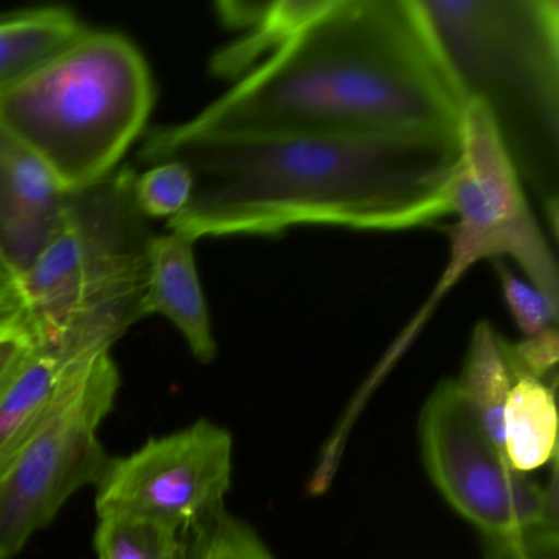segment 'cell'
I'll list each match as a JSON object with an SVG mask.
<instances>
[{
	"label": "cell",
	"instance_id": "1",
	"mask_svg": "<svg viewBox=\"0 0 559 559\" xmlns=\"http://www.w3.org/2000/svg\"><path fill=\"white\" fill-rule=\"evenodd\" d=\"M142 162H181L194 191L168 230L201 238H276L294 227L401 231L453 214L460 135L415 132L186 136L171 126Z\"/></svg>",
	"mask_w": 559,
	"mask_h": 559
},
{
	"label": "cell",
	"instance_id": "2",
	"mask_svg": "<svg viewBox=\"0 0 559 559\" xmlns=\"http://www.w3.org/2000/svg\"><path fill=\"white\" fill-rule=\"evenodd\" d=\"M464 107L418 0H329L224 96L171 127L186 136L460 135Z\"/></svg>",
	"mask_w": 559,
	"mask_h": 559
},
{
	"label": "cell",
	"instance_id": "3",
	"mask_svg": "<svg viewBox=\"0 0 559 559\" xmlns=\"http://www.w3.org/2000/svg\"><path fill=\"white\" fill-rule=\"evenodd\" d=\"M464 103L486 107L558 235V0H418Z\"/></svg>",
	"mask_w": 559,
	"mask_h": 559
},
{
	"label": "cell",
	"instance_id": "4",
	"mask_svg": "<svg viewBox=\"0 0 559 559\" xmlns=\"http://www.w3.org/2000/svg\"><path fill=\"white\" fill-rule=\"evenodd\" d=\"M135 179L126 166L70 192L53 240L14 294L38 343L110 352L143 319L153 234L136 204Z\"/></svg>",
	"mask_w": 559,
	"mask_h": 559
},
{
	"label": "cell",
	"instance_id": "5",
	"mask_svg": "<svg viewBox=\"0 0 559 559\" xmlns=\"http://www.w3.org/2000/svg\"><path fill=\"white\" fill-rule=\"evenodd\" d=\"M155 81L142 51L117 32L84 28L67 48L0 93V127L68 191L119 169L145 132Z\"/></svg>",
	"mask_w": 559,
	"mask_h": 559
},
{
	"label": "cell",
	"instance_id": "6",
	"mask_svg": "<svg viewBox=\"0 0 559 559\" xmlns=\"http://www.w3.org/2000/svg\"><path fill=\"white\" fill-rule=\"evenodd\" d=\"M460 140L461 159L451 198L456 222L448 228L447 266L395 343L397 349L418 335L444 297L484 260L492 263L509 257L532 286L559 306L558 261L483 104L469 100L464 107Z\"/></svg>",
	"mask_w": 559,
	"mask_h": 559
},
{
	"label": "cell",
	"instance_id": "7",
	"mask_svg": "<svg viewBox=\"0 0 559 559\" xmlns=\"http://www.w3.org/2000/svg\"><path fill=\"white\" fill-rule=\"evenodd\" d=\"M119 389L110 352L91 356L0 463V559L17 558L78 490L97 486L112 457L99 428Z\"/></svg>",
	"mask_w": 559,
	"mask_h": 559
},
{
	"label": "cell",
	"instance_id": "8",
	"mask_svg": "<svg viewBox=\"0 0 559 559\" xmlns=\"http://www.w3.org/2000/svg\"><path fill=\"white\" fill-rule=\"evenodd\" d=\"M421 460L451 509L483 536H515L558 526L556 480L530 479L487 437L454 379H443L418 417Z\"/></svg>",
	"mask_w": 559,
	"mask_h": 559
},
{
	"label": "cell",
	"instance_id": "9",
	"mask_svg": "<svg viewBox=\"0 0 559 559\" xmlns=\"http://www.w3.org/2000/svg\"><path fill=\"white\" fill-rule=\"evenodd\" d=\"M231 473L230 431L202 418L110 457L96 486V513L143 520L179 538L225 509Z\"/></svg>",
	"mask_w": 559,
	"mask_h": 559
},
{
	"label": "cell",
	"instance_id": "10",
	"mask_svg": "<svg viewBox=\"0 0 559 559\" xmlns=\"http://www.w3.org/2000/svg\"><path fill=\"white\" fill-rule=\"evenodd\" d=\"M70 192L40 158L0 127V310L60 228Z\"/></svg>",
	"mask_w": 559,
	"mask_h": 559
},
{
	"label": "cell",
	"instance_id": "11",
	"mask_svg": "<svg viewBox=\"0 0 559 559\" xmlns=\"http://www.w3.org/2000/svg\"><path fill=\"white\" fill-rule=\"evenodd\" d=\"M194 245V238L182 231L153 235L142 313L168 319L185 336L194 358L209 365L217 356V342L195 264Z\"/></svg>",
	"mask_w": 559,
	"mask_h": 559
},
{
	"label": "cell",
	"instance_id": "12",
	"mask_svg": "<svg viewBox=\"0 0 559 559\" xmlns=\"http://www.w3.org/2000/svg\"><path fill=\"white\" fill-rule=\"evenodd\" d=\"M97 353L45 343L35 346L0 397V463L53 404L78 368Z\"/></svg>",
	"mask_w": 559,
	"mask_h": 559
},
{
	"label": "cell",
	"instance_id": "13",
	"mask_svg": "<svg viewBox=\"0 0 559 559\" xmlns=\"http://www.w3.org/2000/svg\"><path fill=\"white\" fill-rule=\"evenodd\" d=\"M556 384L519 374L502 412V450L507 463L530 474L556 461L558 407Z\"/></svg>",
	"mask_w": 559,
	"mask_h": 559
},
{
	"label": "cell",
	"instance_id": "14",
	"mask_svg": "<svg viewBox=\"0 0 559 559\" xmlns=\"http://www.w3.org/2000/svg\"><path fill=\"white\" fill-rule=\"evenodd\" d=\"M84 28L73 11L57 5L0 15V93L44 67Z\"/></svg>",
	"mask_w": 559,
	"mask_h": 559
},
{
	"label": "cell",
	"instance_id": "15",
	"mask_svg": "<svg viewBox=\"0 0 559 559\" xmlns=\"http://www.w3.org/2000/svg\"><path fill=\"white\" fill-rule=\"evenodd\" d=\"M516 376L510 342L489 320H479L471 335L460 378L454 381L480 427L500 450L503 405Z\"/></svg>",
	"mask_w": 559,
	"mask_h": 559
},
{
	"label": "cell",
	"instance_id": "16",
	"mask_svg": "<svg viewBox=\"0 0 559 559\" xmlns=\"http://www.w3.org/2000/svg\"><path fill=\"white\" fill-rule=\"evenodd\" d=\"M329 4V0H280L267 2L261 17L245 37L218 50L211 60V73L235 81L250 73L264 55H273L299 34Z\"/></svg>",
	"mask_w": 559,
	"mask_h": 559
},
{
	"label": "cell",
	"instance_id": "17",
	"mask_svg": "<svg viewBox=\"0 0 559 559\" xmlns=\"http://www.w3.org/2000/svg\"><path fill=\"white\" fill-rule=\"evenodd\" d=\"M178 536L129 516H97L94 549L99 559H169Z\"/></svg>",
	"mask_w": 559,
	"mask_h": 559
},
{
	"label": "cell",
	"instance_id": "18",
	"mask_svg": "<svg viewBox=\"0 0 559 559\" xmlns=\"http://www.w3.org/2000/svg\"><path fill=\"white\" fill-rule=\"evenodd\" d=\"M194 191L191 169L181 162L152 165L136 175L135 199L146 218H175L188 207Z\"/></svg>",
	"mask_w": 559,
	"mask_h": 559
},
{
	"label": "cell",
	"instance_id": "19",
	"mask_svg": "<svg viewBox=\"0 0 559 559\" xmlns=\"http://www.w3.org/2000/svg\"><path fill=\"white\" fill-rule=\"evenodd\" d=\"M499 276L500 293L510 316L515 320L525 338L538 335L558 323L559 306L552 304L535 286L513 276L503 260L492 261Z\"/></svg>",
	"mask_w": 559,
	"mask_h": 559
},
{
	"label": "cell",
	"instance_id": "20",
	"mask_svg": "<svg viewBox=\"0 0 559 559\" xmlns=\"http://www.w3.org/2000/svg\"><path fill=\"white\" fill-rule=\"evenodd\" d=\"M37 345V333L24 310H0V397Z\"/></svg>",
	"mask_w": 559,
	"mask_h": 559
},
{
	"label": "cell",
	"instance_id": "21",
	"mask_svg": "<svg viewBox=\"0 0 559 559\" xmlns=\"http://www.w3.org/2000/svg\"><path fill=\"white\" fill-rule=\"evenodd\" d=\"M558 526L515 536H483V559H558Z\"/></svg>",
	"mask_w": 559,
	"mask_h": 559
},
{
	"label": "cell",
	"instance_id": "22",
	"mask_svg": "<svg viewBox=\"0 0 559 559\" xmlns=\"http://www.w3.org/2000/svg\"><path fill=\"white\" fill-rule=\"evenodd\" d=\"M510 353L519 374L535 376L548 381L549 376L555 378L559 361L558 330L555 326L523 342L510 343Z\"/></svg>",
	"mask_w": 559,
	"mask_h": 559
},
{
	"label": "cell",
	"instance_id": "23",
	"mask_svg": "<svg viewBox=\"0 0 559 559\" xmlns=\"http://www.w3.org/2000/svg\"><path fill=\"white\" fill-rule=\"evenodd\" d=\"M169 559H181V552H179V539L178 543H176L175 549H173L171 556H169Z\"/></svg>",
	"mask_w": 559,
	"mask_h": 559
}]
</instances>
